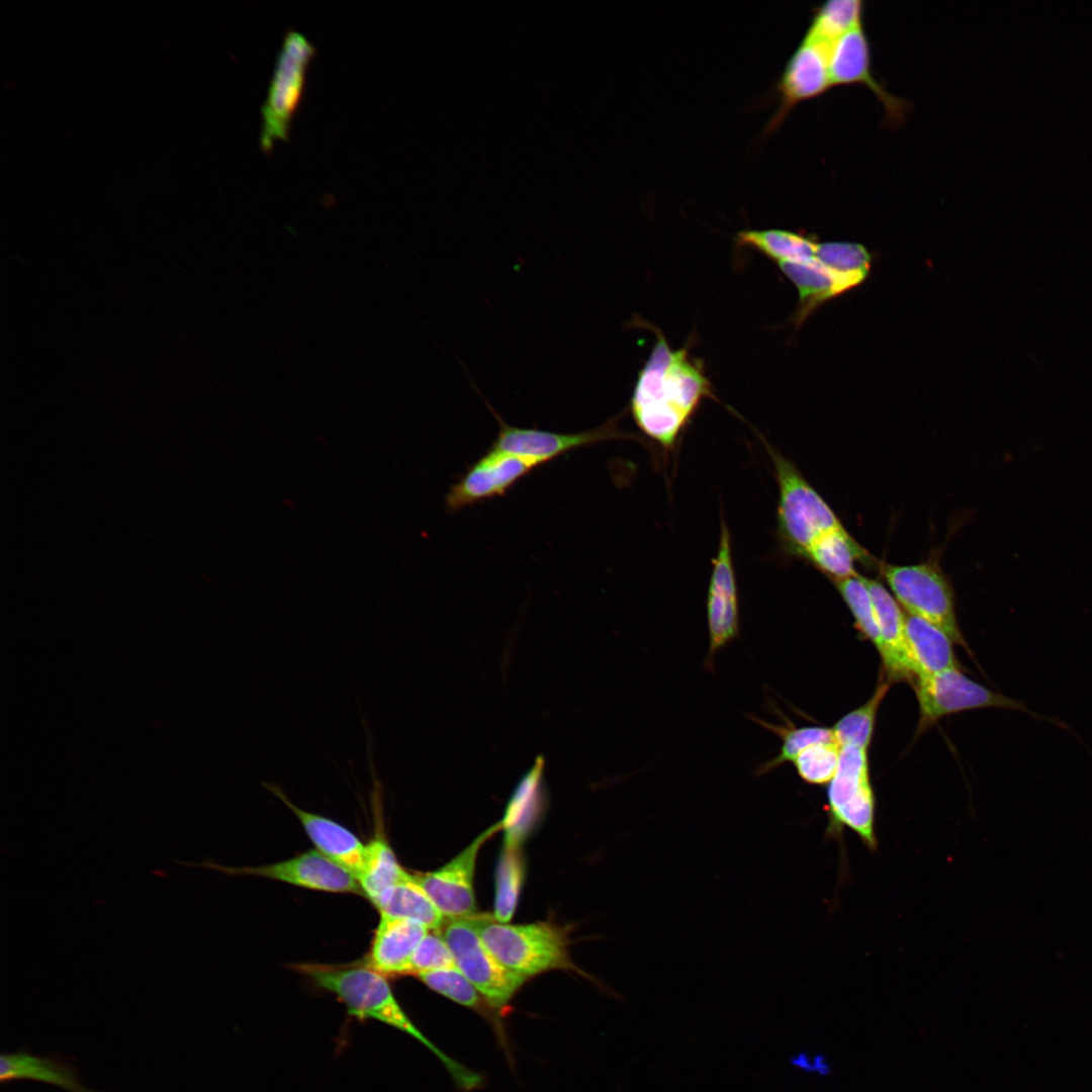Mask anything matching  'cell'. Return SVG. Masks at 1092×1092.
Returning <instances> with one entry per match:
<instances>
[{"mask_svg": "<svg viewBox=\"0 0 1092 1092\" xmlns=\"http://www.w3.org/2000/svg\"><path fill=\"white\" fill-rule=\"evenodd\" d=\"M880 569L892 595L908 614L937 626L953 643L968 650L958 624L952 587L937 558L912 565L882 563Z\"/></svg>", "mask_w": 1092, "mask_h": 1092, "instance_id": "obj_7", "label": "cell"}, {"mask_svg": "<svg viewBox=\"0 0 1092 1092\" xmlns=\"http://www.w3.org/2000/svg\"><path fill=\"white\" fill-rule=\"evenodd\" d=\"M862 578L876 613L883 645L880 655L888 680L912 679L915 672L907 645L905 614L881 581L863 575Z\"/></svg>", "mask_w": 1092, "mask_h": 1092, "instance_id": "obj_18", "label": "cell"}, {"mask_svg": "<svg viewBox=\"0 0 1092 1092\" xmlns=\"http://www.w3.org/2000/svg\"><path fill=\"white\" fill-rule=\"evenodd\" d=\"M836 741L820 742L803 750L793 763L799 777L810 785H826L833 779L839 761Z\"/></svg>", "mask_w": 1092, "mask_h": 1092, "instance_id": "obj_34", "label": "cell"}, {"mask_svg": "<svg viewBox=\"0 0 1092 1092\" xmlns=\"http://www.w3.org/2000/svg\"><path fill=\"white\" fill-rule=\"evenodd\" d=\"M499 829L502 824L497 822L438 870L414 875L445 919L476 914L473 881L477 854L482 844Z\"/></svg>", "mask_w": 1092, "mask_h": 1092, "instance_id": "obj_13", "label": "cell"}, {"mask_svg": "<svg viewBox=\"0 0 1092 1092\" xmlns=\"http://www.w3.org/2000/svg\"><path fill=\"white\" fill-rule=\"evenodd\" d=\"M264 786L297 817L316 850L350 871L356 878L360 875L364 866L366 844L352 831L326 816L299 808L277 785Z\"/></svg>", "mask_w": 1092, "mask_h": 1092, "instance_id": "obj_17", "label": "cell"}, {"mask_svg": "<svg viewBox=\"0 0 1092 1092\" xmlns=\"http://www.w3.org/2000/svg\"><path fill=\"white\" fill-rule=\"evenodd\" d=\"M778 264L798 289L799 304L793 316L797 326L802 325L819 305L857 286L851 279L833 272L816 258Z\"/></svg>", "mask_w": 1092, "mask_h": 1092, "instance_id": "obj_20", "label": "cell"}, {"mask_svg": "<svg viewBox=\"0 0 1092 1092\" xmlns=\"http://www.w3.org/2000/svg\"><path fill=\"white\" fill-rule=\"evenodd\" d=\"M815 258L833 272L845 276L857 285L869 276L872 256L864 246L848 242L818 244Z\"/></svg>", "mask_w": 1092, "mask_h": 1092, "instance_id": "obj_32", "label": "cell"}, {"mask_svg": "<svg viewBox=\"0 0 1092 1092\" xmlns=\"http://www.w3.org/2000/svg\"><path fill=\"white\" fill-rule=\"evenodd\" d=\"M794 1063L798 1067L807 1069L808 1071H816L817 1074L823 1077L828 1076L831 1073V1067L823 1055H817L812 1058L811 1061H807V1058H805L804 1055H799Z\"/></svg>", "mask_w": 1092, "mask_h": 1092, "instance_id": "obj_37", "label": "cell"}, {"mask_svg": "<svg viewBox=\"0 0 1092 1092\" xmlns=\"http://www.w3.org/2000/svg\"><path fill=\"white\" fill-rule=\"evenodd\" d=\"M534 468L521 457L490 448L451 485L445 496L446 508L457 512L502 496Z\"/></svg>", "mask_w": 1092, "mask_h": 1092, "instance_id": "obj_15", "label": "cell"}, {"mask_svg": "<svg viewBox=\"0 0 1092 1092\" xmlns=\"http://www.w3.org/2000/svg\"><path fill=\"white\" fill-rule=\"evenodd\" d=\"M803 559L833 581L855 576L856 563L872 565L875 559L843 526L820 536L807 550Z\"/></svg>", "mask_w": 1092, "mask_h": 1092, "instance_id": "obj_24", "label": "cell"}, {"mask_svg": "<svg viewBox=\"0 0 1092 1092\" xmlns=\"http://www.w3.org/2000/svg\"><path fill=\"white\" fill-rule=\"evenodd\" d=\"M830 47L805 33L781 77V104L769 129L777 127L800 102L819 97L832 88L828 68Z\"/></svg>", "mask_w": 1092, "mask_h": 1092, "instance_id": "obj_16", "label": "cell"}, {"mask_svg": "<svg viewBox=\"0 0 1092 1092\" xmlns=\"http://www.w3.org/2000/svg\"><path fill=\"white\" fill-rule=\"evenodd\" d=\"M914 687L920 711V730L945 715L979 708L1016 710L1062 725L1061 722L1034 713L1018 700L995 693L972 680L962 673L960 668L916 676Z\"/></svg>", "mask_w": 1092, "mask_h": 1092, "instance_id": "obj_9", "label": "cell"}, {"mask_svg": "<svg viewBox=\"0 0 1092 1092\" xmlns=\"http://www.w3.org/2000/svg\"><path fill=\"white\" fill-rule=\"evenodd\" d=\"M297 970L317 987L335 994L350 1015L372 1019L407 1033L429 1049L462 1088H476L481 1078L439 1050L413 1023L397 1002L386 976L366 964H300Z\"/></svg>", "mask_w": 1092, "mask_h": 1092, "instance_id": "obj_2", "label": "cell"}, {"mask_svg": "<svg viewBox=\"0 0 1092 1092\" xmlns=\"http://www.w3.org/2000/svg\"><path fill=\"white\" fill-rule=\"evenodd\" d=\"M77 1069L54 1055L37 1056L27 1050L0 1057L2 1085L18 1080L43 1082L69 1092H98L82 1085Z\"/></svg>", "mask_w": 1092, "mask_h": 1092, "instance_id": "obj_22", "label": "cell"}, {"mask_svg": "<svg viewBox=\"0 0 1092 1092\" xmlns=\"http://www.w3.org/2000/svg\"><path fill=\"white\" fill-rule=\"evenodd\" d=\"M827 836L840 837L847 827L870 850L877 848L876 800L870 781L868 749L840 747L838 766L827 788Z\"/></svg>", "mask_w": 1092, "mask_h": 1092, "instance_id": "obj_6", "label": "cell"}, {"mask_svg": "<svg viewBox=\"0 0 1092 1092\" xmlns=\"http://www.w3.org/2000/svg\"><path fill=\"white\" fill-rule=\"evenodd\" d=\"M525 876V866L519 846L505 844L497 862L493 917L508 923L516 910Z\"/></svg>", "mask_w": 1092, "mask_h": 1092, "instance_id": "obj_30", "label": "cell"}, {"mask_svg": "<svg viewBox=\"0 0 1092 1092\" xmlns=\"http://www.w3.org/2000/svg\"><path fill=\"white\" fill-rule=\"evenodd\" d=\"M435 931L449 946L456 967L491 1007L508 1004L527 980L507 969L489 951L467 917L445 919Z\"/></svg>", "mask_w": 1092, "mask_h": 1092, "instance_id": "obj_8", "label": "cell"}, {"mask_svg": "<svg viewBox=\"0 0 1092 1092\" xmlns=\"http://www.w3.org/2000/svg\"><path fill=\"white\" fill-rule=\"evenodd\" d=\"M828 68L832 87L863 85L881 102L890 125L899 126L905 121L909 109L907 101L890 93L874 77L871 44L863 26L843 34L831 44Z\"/></svg>", "mask_w": 1092, "mask_h": 1092, "instance_id": "obj_14", "label": "cell"}, {"mask_svg": "<svg viewBox=\"0 0 1092 1092\" xmlns=\"http://www.w3.org/2000/svg\"><path fill=\"white\" fill-rule=\"evenodd\" d=\"M174 861L185 867L207 868L229 875L263 877L314 891L364 895L355 875L318 850L305 851L285 860L252 868H231L209 859L200 863L176 859Z\"/></svg>", "mask_w": 1092, "mask_h": 1092, "instance_id": "obj_10", "label": "cell"}, {"mask_svg": "<svg viewBox=\"0 0 1092 1092\" xmlns=\"http://www.w3.org/2000/svg\"><path fill=\"white\" fill-rule=\"evenodd\" d=\"M738 246L760 252L776 262L815 258L818 244L809 236L785 230H743L736 235Z\"/></svg>", "mask_w": 1092, "mask_h": 1092, "instance_id": "obj_26", "label": "cell"}, {"mask_svg": "<svg viewBox=\"0 0 1092 1092\" xmlns=\"http://www.w3.org/2000/svg\"><path fill=\"white\" fill-rule=\"evenodd\" d=\"M864 2L829 0L816 8L806 34L831 46L843 34L863 26Z\"/></svg>", "mask_w": 1092, "mask_h": 1092, "instance_id": "obj_28", "label": "cell"}, {"mask_svg": "<svg viewBox=\"0 0 1092 1092\" xmlns=\"http://www.w3.org/2000/svg\"><path fill=\"white\" fill-rule=\"evenodd\" d=\"M429 931L418 922L380 915L367 964L384 976L406 975L412 954Z\"/></svg>", "mask_w": 1092, "mask_h": 1092, "instance_id": "obj_19", "label": "cell"}, {"mask_svg": "<svg viewBox=\"0 0 1092 1092\" xmlns=\"http://www.w3.org/2000/svg\"><path fill=\"white\" fill-rule=\"evenodd\" d=\"M749 718L782 739L779 753L761 763L755 769V776H764L786 762H793L803 750L813 744L835 741L833 731L829 728L818 726L795 727L789 721L788 725H776L754 716H749Z\"/></svg>", "mask_w": 1092, "mask_h": 1092, "instance_id": "obj_29", "label": "cell"}, {"mask_svg": "<svg viewBox=\"0 0 1092 1092\" xmlns=\"http://www.w3.org/2000/svg\"><path fill=\"white\" fill-rule=\"evenodd\" d=\"M418 978L431 990L462 1006L480 1009L482 997L457 967L424 973Z\"/></svg>", "mask_w": 1092, "mask_h": 1092, "instance_id": "obj_35", "label": "cell"}, {"mask_svg": "<svg viewBox=\"0 0 1092 1092\" xmlns=\"http://www.w3.org/2000/svg\"><path fill=\"white\" fill-rule=\"evenodd\" d=\"M406 875L407 872L399 864L381 834L366 844L364 866L357 879L364 896L370 901Z\"/></svg>", "mask_w": 1092, "mask_h": 1092, "instance_id": "obj_27", "label": "cell"}, {"mask_svg": "<svg viewBox=\"0 0 1092 1092\" xmlns=\"http://www.w3.org/2000/svg\"><path fill=\"white\" fill-rule=\"evenodd\" d=\"M712 565L706 600L709 645L704 665L713 671L717 652L738 638L740 630L739 597L731 534L724 519L721 520L719 545Z\"/></svg>", "mask_w": 1092, "mask_h": 1092, "instance_id": "obj_11", "label": "cell"}, {"mask_svg": "<svg viewBox=\"0 0 1092 1092\" xmlns=\"http://www.w3.org/2000/svg\"><path fill=\"white\" fill-rule=\"evenodd\" d=\"M484 945L510 971L529 979L550 970H573L564 932L552 923L509 924L489 914L467 917Z\"/></svg>", "mask_w": 1092, "mask_h": 1092, "instance_id": "obj_4", "label": "cell"}, {"mask_svg": "<svg viewBox=\"0 0 1092 1092\" xmlns=\"http://www.w3.org/2000/svg\"><path fill=\"white\" fill-rule=\"evenodd\" d=\"M484 401L498 424V432L490 448L521 457L534 467L572 450L622 436L615 427L616 420H611L599 428L575 433L514 427L507 424L486 399Z\"/></svg>", "mask_w": 1092, "mask_h": 1092, "instance_id": "obj_12", "label": "cell"}, {"mask_svg": "<svg viewBox=\"0 0 1092 1092\" xmlns=\"http://www.w3.org/2000/svg\"><path fill=\"white\" fill-rule=\"evenodd\" d=\"M315 55V47L303 33L294 29L286 31L261 107L260 148L265 154L272 152L277 142L288 141L303 96L307 69Z\"/></svg>", "mask_w": 1092, "mask_h": 1092, "instance_id": "obj_5", "label": "cell"}, {"mask_svg": "<svg viewBox=\"0 0 1092 1092\" xmlns=\"http://www.w3.org/2000/svg\"><path fill=\"white\" fill-rule=\"evenodd\" d=\"M905 630L916 676L960 668L952 641L940 628L920 617L905 614Z\"/></svg>", "mask_w": 1092, "mask_h": 1092, "instance_id": "obj_23", "label": "cell"}, {"mask_svg": "<svg viewBox=\"0 0 1092 1092\" xmlns=\"http://www.w3.org/2000/svg\"><path fill=\"white\" fill-rule=\"evenodd\" d=\"M380 915L405 919L438 930L445 921L433 901L408 874L371 901Z\"/></svg>", "mask_w": 1092, "mask_h": 1092, "instance_id": "obj_25", "label": "cell"}, {"mask_svg": "<svg viewBox=\"0 0 1092 1092\" xmlns=\"http://www.w3.org/2000/svg\"><path fill=\"white\" fill-rule=\"evenodd\" d=\"M848 607L860 633L869 639L881 654L883 645L869 589L859 573L855 576L833 581Z\"/></svg>", "mask_w": 1092, "mask_h": 1092, "instance_id": "obj_33", "label": "cell"}, {"mask_svg": "<svg viewBox=\"0 0 1092 1092\" xmlns=\"http://www.w3.org/2000/svg\"><path fill=\"white\" fill-rule=\"evenodd\" d=\"M890 688V681H881L874 695L860 707L847 713L832 727L838 745H852L868 749L874 734L876 715Z\"/></svg>", "mask_w": 1092, "mask_h": 1092, "instance_id": "obj_31", "label": "cell"}, {"mask_svg": "<svg viewBox=\"0 0 1092 1092\" xmlns=\"http://www.w3.org/2000/svg\"><path fill=\"white\" fill-rule=\"evenodd\" d=\"M456 967L453 954L438 931L428 932L412 954L406 975Z\"/></svg>", "mask_w": 1092, "mask_h": 1092, "instance_id": "obj_36", "label": "cell"}, {"mask_svg": "<svg viewBox=\"0 0 1092 1092\" xmlns=\"http://www.w3.org/2000/svg\"><path fill=\"white\" fill-rule=\"evenodd\" d=\"M778 483L777 533L784 552L802 558L826 532L842 526L800 469L763 440Z\"/></svg>", "mask_w": 1092, "mask_h": 1092, "instance_id": "obj_3", "label": "cell"}, {"mask_svg": "<svg viewBox=\"0 0 1092 1092\" xmlns=\"http://www.w3.org/2000/svg\"><path fill=\"white\" fill-rule=\"evenodd\" d=\"M656 343L638 373L630 411L640 431L665 451L672 450L706 397H713L703 364L686 348L672 350L657 332Z\"/></svg>", "mask_w": 1092, "mask_h": 1092, "instance_id": "obj_1", "label": "cell"}, {"mask_svg": "<svg viewBox=\"0 0 1092 1092\" xmlns=\"http://www.w3.org/2000/svg\"><path fill=\"white\" fill-rule=\"evenodd\" d=\"M545 760L538 755L530 769L517 784L499 821L505 830V844L519 846L526 833L540 817L545 805Z\"/></svg>", "mask_w": 1092, "mask_h": 1092, "instance_id": "obj_21", "label": "cell"}]
</instances>
